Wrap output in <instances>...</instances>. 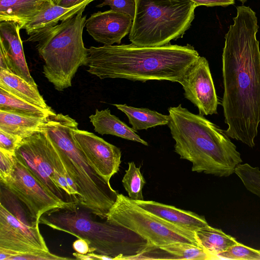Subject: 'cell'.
Masks as SVG:
<instances>
[{
	"instance_id": "1",
	"label": "cell",
	"mask_w": 260,
	"mask_h": 260,
	"mask_svg": "<svg viewBox=\"0 0 260 260\" xmlns=\"http://www.w3.org/2000/svg\"><path fill=\"white\" fill-rule=\"evenodd\" d=\"M233 20L224 37L222 55L225 131L252 148L260 123L259 26L255 12L248 6L237 7Z\"/></svg>"
},
{
	"instance_id": "2",
	"label": "cell",
	"mask_w": 260,
	"mask_h": 260,
	"mask_svg": "<svg viewBox=\"0 0 260 260\" xmlns=\"http://www.w3.org/2000/svg\"><path fill=\"white\" fill-rule=\"evenodd\" d=\"M200 57L191 45L140 47L133 44L91 46L87 72L101 79L123 78L132 81L167 80L179 82Z\"/></svg>"
},
{
	"instance_id": "3",
	"label": "cell",
	"mask_w": 260,
	"mask_h": 260,
	"mask_svg": "<svg viewBox=\"0 0 260 260\" xmlns=\"http://www.w3.org/2000/svg\"><path fill=\"white\" fill-rule=\"evenodd\" d=\"M168 111V125L175 141V151L192 163V171L218 177L235 173L242 160L225 131L181 104L170 107Z\"/></svg>"
},
{
	"instance_id": "4",
	"label": "cell",
	"mask_w": 260,
	"mask_h": 260,
	"mask_svg": "<svg viewBox=\"0 0 260 260\" xmlns=\"http://www.w3.org/2000/svg\"><path fill=\"white\" fill-rule=\"evenodd\" d=\"M78 122L68 115H50L42 130L56 147L63 165L74 183L78 206L93 215L106 218L116 201L118 191L99 175L74 142L72 130Z\"/></svg>"
},
{
	"instance_id": "5",
	"label": "cell",
	"mask_w": 260,
	"mask_h": 260,
	"mask_svg": "<svg viewBox=\"0 0 260 260\" xmlns=\"http://www.w3.org/2000/svg\"><path fill=\"white\" fill-rule=\"evenodd\" d=\"M91 214L78 207L57 209L43 215L40 223L85 239L92 252L112 259H136L153 248L134 232L106 220L99 221Z\"/></svg>"
},
{
	"instance_id": "6",
	"label": "cell",
	"mask_w": 260,
	"mask_h": 260,
	"mask_svg": "<svg viewBox=\"0 0 260 260\" xmlns=\"http://www.w3.org/2000/svg\"><path fill=\"white\" fill-rule=\"evenodd\" d=\"M84 11L26 40L38 42L36 48L44 61L43 73L58 91L70 87L79 68L87 64L88 49L82 38L86 20Z\"/></svg>"
},
{
	"instance_id": "7",
	"label": "cell",
	"mask_w": 260,
	"mask_h": 260,
	"mask_svg": "<svg viewBox=\"0 0 260 260\" xmlns=\"http://www.w3.org/2000/svg\"><path fill=\"white\" fill-rule=\"evenodd\" d=\"M128 39L140 47H157L182 38L194 18L197 7L190 0H135Z\"/></svg>"
},
{
	"instance_id": "8",
	"label": "cell",
	"mask_w": 260,
	"mask_h": 260,
	"mask_svg": "<svg viewBox=\"0 0 260 260\" xmlns=\"http://www.w3.org/2000/svg\"><path fill=\"white\" fill-rule=\"evenodd\" d=\"M106 219L134 232L153 247L177 242L199 246L194 232L182 229L156 216L121 193H118Z\"/></svg>"
},
{
	"instance_id": "9",
	"label": "cell",
	"mask_w": 260,
	"mask_h": 260,
	"mask_svg": "<svg viewBox=\"0 0 260 260\" xmlns=\"http://www.w3.org/2000/svg\"><path fill=\"white\" fill-rule=\"evenodd\" d=\"M1 183L24 206L35 223H40L41 217L52 211L73 210L79 206L75 202H64L56 197L17 157L10 176Z\"/></svg>"
},
{
	"instance_id": "10",
	"label": "cell",
	"mask_w": 260,
	"mask_h": 260,
	"mask_svg": "<svg viewBox=\"0 0 260 260\" xmlns=\"http://www.w3.org/2000/svg\"><path fill=\"white\" fill-rule=\"evenodd\" d=\"M50 142L48 135L41 130L23 139L15 152V155L38 181L56 197L64 202L77 203L54 181L50 160Z\"/></svg>"
},
{
	"instance_id": "11",
	"label": "cell",
	"mask_w": 260,
	"mask_h": 260,
	"mask_svg": "<svg viewBox=\"0 0 260 260\" xmlns=\"http://www.w3.org/2000/svg\"><path fill=\"white\" fill-rule=\"evenodd\" d=\"M39 223L27 224L0 204V260L20 252L49 251Z\"/></svg>"
},
{
	"instance_id": "12",
	"label": "cell",
	"mask_w": 260,
	"mask_h": 260,
	"mask_svg": "<svg viewBox=\"0 0 260 260\" xmlns=\"http://www.w3.org/2000/svg\"><path fill=\"white\" fill-rule=\"evenodd\" d=\"M186 99L190 101L202 115L217 113L219 104L207 59L200 56L187 69L179 82Z\"/></svg>"
},
{
	"instance_id": "13",
	"label": "cell",
	"mask_w": 260,
	"mask_h": 260,
	"mask_svg": "<svg viewBox=\"0 0 260 260\" xmlns=\"http://www.w3.org/2000/svg\"><path fill=\"white\" fill-rule=\"evenodd\" d=\"M78 126L72 130L75 143L96 173L110 183L111 177L119 170L120 149L92 133L79 129Z\"/></svg>"
},
{
	"instance_id": "14",
	"label": "cell",
	"mask_w": 260,
	"mask_h": 260,
	"mask_svg": "<svg viewBox=\"0 0 260 260\" xmlns=\"http://www.w3.org/2000/svg\"><path fill=\"white\" fill-rule=\"evenodd\" d=\"M21 26L13 21L0 22V68L37 85L31 77L23 51L20 30Z\"/></svg>"
},
{
	"instance_id": "15",
	"label": "cell",
	"mask_w": 260,
	"mask_h": 260,
	"mask_svg": "<svg viewBox=\"0 0 260 260\" xmlns=\"http://www.w3.org/2000/svg\"><path fill=\"white\" fill-rule=\"evenodd\" d=\"M133 19L128 15L111 9L93 13L86 19L88 34L104 45H120L121 40L129 33Z\"/></svg>"
},
{
	"instance_id": "16",
	"label": "cell",
	"mask_w": 260,
	"mask_h": 260,
	"mask_svg": "<svg viewBox=\"0 0 260 260\" xmlns=\"http://www.w3.org/2000/svg\"><path fill=\"white\" fill-rule=\"evenodd\" d=\"M138 206L182 229L195 232L209 224L205 218L193 212L153 201H134Z\"/></svg>"
},
{
	"instance_id": "17",
	"label": "cell",
	"mask_w": 260,
	"mask_h": 260,
	"mask_svg": "<svg viewBox=\"0 0 260 260\" xmlns=\"http://www.w3.org/2000/svg\"><path fill=\"white\" fill-rule=\"evenodd\" d=\"M53 4V0H0V22L13 21L22 29L40 12Z\"/></svg>"
},
{
	"instance_id": "18",
	"label": "cell",
	"mask_w": 260,
	"mask_h": 260,
	"mask_svg": "<svg viewBox=\"0 0 260 260\" xmlns=\"http://www.w3.org/2000/svg\"><path fill=\"white\" fill-rule=\"evenodd\" d=\"M89 3L90 0H86L70 8L61 7L53 4L40 12L22 29H25L29 36L39 33L56 25L59 21L67 20L74 16L80 11L85 10Z\"/></svg>"
},
{
	"instance_id": "19",
	"label": "cell",
	"mask_w": 260,
	"mask_h": 260,
	"mask_svg": "<svg viewBox=\"0 0 260 260\" xmlns=\"http://www.w3.org/2000/svg\"><path fill=\"white\" fill-rule=\"evenodd\" d=\"M94 130L99 134L111 135L124 139L137 142L145 146L148 143L142 139L132 127L111 114L109 109H95V114L89 116Z\"/></svg>"
},
{
	"instance_id": "20",
	"label": "cell",
	"mask_w": 260,
	"mask_h": 260,
	"mask_svg": "<svg viewBox=\"0 0 260 260\" xmlns=\"http://www.w3.org/2000/svg\"><path fill=\"white\" fill-rule=\"evenodd\" d=\"M0 88L32 104L46 109H52L40 93L37 84H32L12 72L2 68H0Z\"/></svg>"
},
{
	"instance_id": "21",
	"label": "cell",
	"mask_w": 260,
	"mask_h": 260,
	"mask_svg": "<svg viewBox=\"0 0 260 260\" xmlns=\"http://www.w3.org/2000/svg\"><path fill=\"white\" fill-rule=\"evenodd\" d=\"M47 117H39L0 110V130L23 139L41 131Z\"/></svg>"
},
{
	"instance_id": "22",
	"label": "cell",
	"mask_w": 260,
	"mask_h": 260,
	"mask_svg": "<svg viewBox=\"0 0 260 260\" xmlns=\"http://www.w3.org/2000/svg\"><path fill=\"white\" fill-rule=\"evenodd\" d=\"M127 117L132 129L135 132L147 129L158 125H167L169 116L146 108H136L126 104H113Z\"/></svg>"
},
{
	"instance_id": "23",
	"label": "cell",
	"mask_w": 260,
	"mask_h": 260,
	"mask_svg": "<svg viewBox=\"0 0 260 260\" xmlns=\"http://www.w3.org/2000/svg\"><path fill=\"white\" fill-rule=\"evenodd\" d=\"M200 246L207 252L219 259L217 255L238 242L220 229L208 225L194 232Z\"/></svg>"
},
{
	"instance_id": "24",
	"label": "cell",
	"mask_w": 260,
	"mask_h": 260,
	"mask_svg": "<svg viewBox=\"0 0 260 260\" xmlns=\"http://www.w3.org/2000/svg\"><path fill=\"white\" fill-rule=\"evenodd\" d=\"M0 110L39 117H48L56 113L19 99L0 88Z\"/></svg>"
},
{
	"instance_id": "25",
	"label": "cell",
	"mask_w": 260,
	"mask_h": 260,
	"mask_svg": "<svg viewBox=\"0 0 260 260\" xmlns=\"http://www.w3.org/2000/svg\"><path fill=\"white\" fill-rule=\"evenodd\" d=\"M159 248L174 259L207 260L216 259L202 247L193 244L177 242L161 246Z\"/></svg>"
},
{
	"instance_id": "26",
	"label": "cell",
	"mask_w": 260,
	"mask_h": 260,
	"mask_svg": "<svg viewBox=\"0 0 260 260\" xmlns=\"http://www.w3.org/2000/svg\"><path fill=\"white\" fill-rule=\"evenodd\" d=\"M128 168L125 171L122 183L129 198L133 201H141L144 198L142 189L146 180L140 171L141 167H137L135 162H128Z\"/></svg>"
},
{
	"instance_id": "27",
	"label": "cell",
	"mask_w": 260,
	"mask_h": 260,
	"mask_svg": "<svg viewBox=\"0 0 260 260\" xmlns=\"http://www.w3.org/2000/svg\"><path fill=\"white\" fill-rule=\"evenodd\" d=\"M219 259L260 260V250L238 243L217 255Z\"/></svg>"
},
{
	"instance_id": "28",
	"label": "cell",
	"mask_w": 260,
	"mask_h": 260,
	"mask_svg": "<svg viewBox=\"0 0 260 260\" xmlns=\"http://www.w3.org/2000/svg\"><path fill=\"white\" fill-rule=\"evenodd\" d=\"M73 259L72 258L60 256L44 250L20 252L16 253L8 260H67Z\"/></svg>"
},
{
	"instance_id": "29",
	"label": "cell",
	"mask_w": 260,
	"mask_h": 260,
	"mask_svg": "<svg viewBox=\"0 0 260 260\" xmlns=\"http://www.w3.org/2000/svg\"><path fill=\"white\" fill-rule=\"evenodd\" d=\"M109 6L112 10L123 13L134 19L136 11L135 0H104L98 8Z\"/></svg>"
},
{
	"instance_id": "30",
	"label": "cell",
	"mask_w": 260,
	"mask_h": 260,
	"mask_svg": "<svg viewBox=\"0 0 260 260\" xmlns=\"http://www.w3.org/2000/svg\"><path fill=\"white\" fill-rule=\"evenodd\" d=\"M15 153L0 148V181L8 178L14 169L16 161Z\"/></svg>"
},
{
	"instance_id": "31",
	"label": "cell",
	"mask_w": 260,
	"mask_h": 260,
	"mask_svg": "<svg viewBox=\"0 0 260 260\" xmlns=\"http://www.w3.org/2000/svg\"><path fill=\"white\" fill-rule=\"evenodd\" d=\"M23 139L19 136L0 130V148L15 153Z\"/></svg>"
},
{
	"instance_id": "32",
	"label": "cell",
	"mask_w": 260,
	"mask_h": 260,
	"mask_svg": "<svg viewBox=\"0 0 260 260\" xmlns=\"http://www.w3.org/2000/svg\"><path fill=\"white\" fill-rule=\"evenodd\" d=\"M193 2L197 7L205 6L206 7L227 6L234 5V0H190Z\"/></svg>"
},
{
	"instance_id": "33",
	"label": "cell",
	"mask_w": 260,
	"mask_h": 260,
	"mask_svg": "<svg viewBox=\"0 0 260 260\" xmlns=\"http://www.w3.org/2000/svg\"><path fill=\"white\" fill-rule=\"evenodd\" d=\"M73 248L76 252L81 254L92 252L88 242L82 238H78L73 242Z\"/></svg>"
},
{
	"instance_id": "34",
	"label": "cell",
	"mask_w": 260,
	"mask_h": 260,
	"mask_svg": "<svg viewBox=\"0 0 260 260\" xmlns=\"http://www.w3.org/2000/svg\"><path fill=\"white\" fill-rule=\"evenodd\" d=\"M86 0H53V3L57 6L70 8L80 4Z\"/></svg>"
},
{
	"instance_id": "35",
	"label": "cell",
	"mask_w": 260,
	"mask_h": 260,
	"mask_svg": "<svg viewBox=\"0 0 260 260\" xmlns=\"http://www.w3.org/2000/svg\"><path fill=\"white\" fill-rule=\"evenodd\" d=\"M240 2H241L242 3H244L245 2H246L247 0H238Z\"/></svg>"
},
{
	"instance_id": "36",
	"label": "cell",
	"mask_w": 260,
	"mask_h": 260,
	"mask_svg": "<svg viewBox=\"0 0 260 260\" xmlns=\"http://www.w3.org/2000/svg\"><path fill=\"white\" fill-rule=\"evenodd\" d=\"M94 1H95V0H90V2Z\"/></svg>"
}]
</instances>
